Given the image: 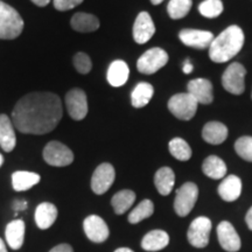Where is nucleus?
<instances>
[{
    "instance_id": "obj_13",
    "label": "nucleus",
    "mask_w": 252,
    "mask_h": 252,
    "mask_svg": "<svg viewBox=\"0 0 252 252\" xmlns=\"http://www.w3.org/2000/svg\"><path fill=\"white\" fill-rule=\"evenodd\" d=\"M179 39L185 46L196 49L209 48L214 35L212 32L201 30H182L179 33Z\"/></svg>"
},
{
    "instance_id": "obj_5",
    "label": "nucleus",
    "mask_w": 252,
    "mask_h": 252,
    "mask_svg": "<svg viewBox=\"0 0 252 252\" xmlns=\"http://www.w3.org/2000/svg\"><path fill=\"white\" fill-rule=\"evenodd\" d=\"M198 197V188L194 182H186L176 190L174 210L179 216L185 217L193 210Z\"/></svg>"
},
{
    "instance_id": "obj_19",
    "label": "nucleus",
    "mask_w": 252,
    "mask_h": 252,
    "mask_svg": "<svg viewBox=\"0 0 252 252\" xmlns=\"http://www.w3.org/2000/svg\"><path fill=\"white\" fill-rule=\"evenodd\" d=\"M25 231H26V226H25L23 220H14L8 223L5 230V237L9 248L13 250H19L23 247Z\"/></svg>"
},
{
    "instance_id": "obj_26",
    "label": "nucleus",
    "mask_w": 252,
    "mask_h": 252,
    "mask_svg": "<svg viewBox=\"0 0 252 252\" xmlns=\"http://www.w3.org/2000/svg\"><path fill=\"white\" fill-rule=\"evenodd\" d=\"M40 175L37 173L18 171L12 174V186L17 191H25L40 182Z\"/></svg>"
},
{
    "instance_id": "obj_37",
    "label": "nucleus",
    "mask_w": 252,
    "mask_h": 252,
    "mask_svg": "<svg viewBox=\"0 0 252 252\" xmlns=\"http://www.w3.org/2000/svg\"><path fill=\"white\" fill-rule=\"evenodd\" d=\"M49 252H74L71 245L69 244H59L55 248H53Z\"/></svg>"
},
{
    "instance_id": "obj_39",
    "label": "nucleus",
    "mask_w": 252,
    "mask_h": 252,
    "mask_svg": "<svg viewBox=\"0 0 252 252\" xmlns=\"http://www.w3.org/2000/svg\"><path fill=\"white\" fill-rule=\"evenodd\" d=\"M245 222H247L248 228L252 231V207L248 210L247 215H245Z\"/></svg>"
},
{
    "instance_id": "obj_42",
    "label": "nucleus",
    "mask_w": 252,
    "mask_h": 252,
    "mask_svg": "<svg viewBox=\"0 0 252 252\" xmlns=\"http://www.w3.org/2000/svg\"><path fill=\"white\" fill-rule=\"evenodd\" d=\"M0 252H8L7 249H6V244L5 242L0 238Z\"/></svg>"
},
{
    "instance_id": "obj_29",
    "label": "nucleus",
    "mask_w": 252,
    "mask_h": 252,
    "mask_svg": "<svg viewBox=\"0 0 252 252\" xmlns=\"http://www.w3.org/2000/svg\"><path fill=\"white\" fill-rule=\"evenodd\" d=\"M135 201V193L134 191L130 190V189H124V190L118 191L113 195L111 204L113 210L117 215H123L130 209L132 204L134 203Z\"/></svg>"
},
{
    "instance_id": "obj_14",
    "label": "nucleus",
    "mask_w": 252,
    "mask_h": 252,
    "mask_svg": "<svg viewBox=\"0 0 252 252\" xmlns=\"http://www.w3.org/2000/svg\"><path fill=\"white\" fill-rule=\"evenodd\" d=\"M217 237L220 247L228 252H237L241 249V238L234 228V225L228 220H223L217 226Z\"/></svg>"
},
{
    "instance_id": "obj_11",
    "label": "nucleus",
    "mask_w": 252,
    "mask_h": 252,
    "mask_svg": "<svg viewBox=\"0 0 252 252\" xmlns=\"http://www.w3.org/2000/svg\"><path fill=\"white\" fill-rule=\"evenodd\" d=\"M65 105H67L69 116L74 121H82L88 115L87 94L78 88H74L68 91L65 96Z\"/></svg>"
},
{
    "instance_id": "obj_20",
    "label": "nucleus",
    "mask_w": 252,
    "mask_h": 252,
    "mask_svg": "<svg viewBox=\"0 0 252 252\" xmlns=\"http://www.w3.org/2000/svg\"><path fill=\"white\" fill-rule=\"evenodd\" d=\"M58 219V208L55 204L42 202L35 209V223L37 228L46 230L52 226Z\"/></svg>"
},
{
    "instance_id": "obj_34",
    "label": "nucleus",
    "mask_w": 252,
    "mask_h": 252,
    "mask_svg": "<svg viewBox=\"0 0 252 252\" xmlns=\"http://www.w3.org/2000/svg\"><path fill=\"white\" fill-rule=\"evenodd\" d=\"M235 150L242 159L252 162V137L245 135L239 138L235 144Z\"/></svg>"
},
{
    "instance_id": "obj_40",
    "label": "nucleus",
    "mask_w": 252,
    "mask_h": 252,
    "mask_svg": "<svg viewBox=\"0 0 252 252\" xmlns=\"http://www.w3.org/2000/svg\"><path fill=\"white\" fill-rule=\"evenodd\" d=\"M182 71H184L185 74H190V72L193 71V64H191L189 60H187V61H185L184 68H182Z\"/></svg>"
},
{
    "instance_id": "obj_3",
    "label": "nucleus",
    "mask_w": 252,
    "mask_h": 252,
    "mask_svg": "<svg viewBox=\"0 0 252 252\" xmlns=\"http://www.w3.org/2000/svg\"><path fill=\"white\" fill-rule=\"evenodd\" d=\"M23 30L24 20L17 9L0 0V39H17Z\"/></svg>"
},
{
    "instance_id": "obj_25",
    "label": "nucleus",
    "mask_w": 252,
    "mask_h": 252,
    "mask_svg": "<svg viewBox=\"0 0 252 252\" xmlns=\"http://www.w3.org/2000/svg\"><path fill=\"white\" fill-rule=\"evenodd\" d=\"M71 28L81 33H90L99 28V20L89 13H76L71 18Z\"/></svg>"
},
{
    "instance_id": "obj_31",
    "label": "nucleus",
    "mask_w": 252,
    "mask_h": 252,
    "mask_svg": "<svg viewBox=\"0 0 252 252\" xmlns=\"http://www.w3.org/2000/svg\"><path fill=\"white\" fill-rule=\"evenodd\" d=\"M169 152L175 159L180 160V161H187L191 158V149L188 143L182 138H174L169 141L168 145Z\"/></svg>"
},
{
    "instance_id": "obj_12",
    "label": "nucleus",
    "mask_w": 252,
    "mask_h": 252,
    "mask_svg": "<svg viewBox=\"0 0 252 252\" xmlns=\"http://www.w3.org/2000/svg\"><path fill=\"white\" fill-rule=\"evenodd\" d=\"M84 232L94 243H103L109 238L110 230L102 217L97 215L88 216L83 222Z\"/></svg>"
},
{
    "instance_id": "obj_7",
    "label": "nucleus",
    "mask_w": 252,
    "mask_h": 252,
    "mask_svg": "<svg viewBox=\"0 0 252 252\" xmlns=\"http://www.w3.org/2000/svg\"><path fill=\"white\" fill-rule=\"evenodd\" d=\"M168 54L162 48H151L140 56L137 62V68L141 74L151 75L165 67L168 62Z\"/></svg>"
},
{
    "instance_id": "obj_35",
    "label": "nucleus",
    "mask_w": 252,
    "mask_h": 252,
    "mask_svg": "<svg viewBox=\"0 0 252 252\" xmlns=\"http://www.w3.org/2000/svg\"><path fill=\"white\" fill-rule=\"evenodd\" d=\"M74 65L80 74L86 75L89 74L91 68H93V62H91L89 55H87L86 53L80 52L74 56Z\"/></svg>"
},
{
    "instance_id": "obj_8",
    "label": "nucleus",
    "mask_w": 252,
    "mask_h": 252,
    "mask_svg": "<svg viewBox=\"0 0 252 252\" xmlns=\"http://www.w3.org/2000/svg\"><path fill=\"white\" fill-rule=\"evenodd\" d=\"M212 226V220L208 219V217L200 216L195 219L190 223L187 231V238L189 243L197 249L206 248L209 244Z\"/></svg>"
},
{
    "instance_id": "obj_38",
    "label": "nucleus",
    "mask_w": 252,
    "mask_h": 252,
    "mask_svg": "<svg viewBox=\"0 0 252 252\" xmlns=\"http://www.w3.org/2000/svg\"><path fill=\"white\" fill-rule=\"evenodd\" d=\"M27 208V202L26 201H23V200H19V201H15L14 203V209L18 210V212H20V210H25Z\"/></svg>"
},
{
    "instance_id": "obj_15",
    "label": "nucleus",
    "mask_w": 252,
    "mask_h": 252,
    "mask_svg": "<svg viewBox=\"0 0 252 252\" xmlns=\"http://www.w3.org/2000/svg\"><path fill=\"white\" fill-rule=\"evenodd\" d=\"M156 33V26L147 12H141L138 14L133 25V39L139 45L149 42Z\"/></svg>"
},
{
    "instance_id": "obj_16",
    "label": "nucleus",
    "mask_w": 252,
    "mask_h": 252,
    "mask_svg": "<svg viewBox=\"0 0 252 252\" xmlns=\"http://www.w3.org/2000/svg\"><path fill=\"white\" fill-rule=\"evenodd\" d=\"M188 94L196 99L198 104H210L214 99L213 84L207 78H196L191 80L187 87Z\"/></svg>"
},
{
    "instance_id": "obj_22",
    "label": "nucleus",
    "mask_w": 252,
    "mask_h": 252,
    "mask_svg": "<svg viewBox=\"0 0 252 252\" xmlns=\"http://www.w3.org/2000/svg\"><path fill=\"white\" fill-rule=\"evenodd\" d=\"M128 75H130V69H128L126 62L122 61V60H116L110 64L106 78H108L110 86L118 88L124 86L127 82Z\"/></svg>"
},
{
    "instance_id": "obj_4",
    "label": "nucleus",
    "mask_w": 252,
    "mask_h": 252,
    "mask_svg": "<svg viewBox=\"0 0 252 252\" xmlns=\"http://www.w3.org/2000/svg\"><path fill=\"white\" fill-rule=\"evenodd\" d=\"M198 103L190 94H176L168 100V110L181 121H190L196 115Z\"/></svg>"
},
{
    "instance_id": "obj_46",
    "label": "nucleus",
    "mask_w": 252,
    "mask_h": 252,
    "mask_svg": "<svg viewBox=\"0 0 252 252\" xmlns=\"http://www.w3.org/2000/svg\"><path fill=\"white\" fill-rule=\"evenodd\" d=\"M251 97H252V94H251Z\"/></svg>"
},
{
    "instance_id": "obj_27",
    "label": "nucleus",
    "mask_w": 252,
    "mask_h": 252,
    "mask_svg": "<svg viewBox=\"0 0 252 252\" xmlns=\"http://www.w3.org/2000/svg\"><path fill=\"white\" fill-rule=\"evenodd\" d=\"M202 171L208 178L214 180L224 179L226 174V165L222 159L216 156H209L203 161Z\"/></svg>"
},
{
    "instance_id": "obj_6",
    "label": "nucleus",
    "mask_w": 252,
    "mask_h": 252,
    "mask_svg": "<svg viewBox=\"0 0 252 252\" xmlns=\"http://www.w3.org/2000/svg\"><path fill=\"white\" fill-rule=\"evenodd\" d=\"M43 160L50 166L65 167L74 161V153L60 141H50L43 149Z\"/></svg>"
},
{
    "instance_id": "obj_43",
    "label": "nucleus",
    "mask_w": 252,
    "mask_h": 252,
    "mask_svg": "<svg viewBox=\"0 0 252 252\" xmlns=\"http://www.w3.org/2000/svg\"><path fill=\"white\" fill-rule=\"evenodd\" d=\"M115 252H134V251L131 250V249H128V248H119Z\"/></svg>"
},
{
    "instance_id": "obj_36",
    "label": "nucleus",
    "mask_w": 252,
    "mask_h": 252,
    "mask_svg": "<svg viewBox=\"0 0 252 252\" xmlns=\"http://www.w3.org/2000/svg\"><path fill=\"white\" fill-rule=\"evenodd\" d=\"M83 2V0H54V7L58 11H69Z\"/></svg>"
},
{
    "instance_id": "obj_30",
    "label": "nucleus",
    "mask_w": 252,
    "mask_h": 252,
    "mask_svg": "<svg viewBox=\"0 0 252 252\" xmlns=\"http://www.w3.org/2000/svg\"><path fill=\"white\" fill-rule=\"evenodd\" d=\"M154 213V204L151 200H143L141 202L128 214V222L132 224H137L141 220L149 219Z\"/></svg>"
},
{
    "instance_id": "obj_10",
    "label": "nucleus",
    "mask_w": 252,
    "mask_h": 252,
    "mask_svg": "<svg viewBox=\"0 0 252 252\" xmlns=\"http://www.w3.org/2000/svg\"><path fill=\"white\" fill-rule=\"evenodd\" d=\"M116 172L111 163L104 162L94 169L91 178V189L94 194L102 195L109 190L115 182Z\"/></svg>"
},
{
    "instance_id": "obj_24",
    "label": "nucleus",
    "mask_w": 252,
    "mask_h": 252,
    "mask_svg": "<svg viewBox=\"0 0 252 252\" xmlns=\"http://www.w3.org/2000/svg\"><path fill=\"white\" fill-rule=\"evenodd\" d=\"M174 184L175 174L172 168H169V167H161L160 169H158L156 175H154V185H156L157 190L162 196H166V195L172 193Z\"/></svg>"
},
{
    "instance_id": "obj_18",
    "label": "nucleus",
    "mask_w": 252,
    "mask_h": 252,
    "mask_svg": "<svg viewBox=\"0 0 252 252\" xmlns=\"http://www.w3.org/2000/svg\"><path fill=\"white\" fill-rule=\"evenodd\" d=\"M17 144L14 125L7 115H0V146L5 152H12Z\"/></svg>"
},
{
    "instance_id": "obj_32",
    "label": "nucleus",
    "mask_w": 252,
    "mask_h": 252,
    "mask_svg": "<svg viewBox=\"0 0 252 252\" xmlns=\"http://www.w3.org/2000/svg\"><path fill=\"white\" fill-rule=\"evenodd\" d=\"M193 1L191 0H169L167 5V12L168 15L174 20L185 18L189 13Z\"/></svg>"
},
{
    "instance_id": "obj_17",
    "label": "nucleus",
    "mask_w": 252,
    "mask_h": 252,
    "mask_svg": "<svg viewBox=\"0 0 252 252\" xmlns=\"http://www.w3.org/2000/svg\"><path fill=\"white\" fill-rule=\"evenodd\" d=\"M219 195L226 202H234L241 196L242 181L238 176L229 175L223 179L219 186Z\"/></svg>"
},
{
    "instance_id": "obj_23",
    "label": "nucleus",
    "mask_w": 252,
    "mask_h": 252,
    "mask_svg": "<svg viewBox=\"0 0 252 252\" xmlns=\"http://www.w3.org/2000/svg\"><path fill=\"white\" fill-rule=\"evenodd\" d=\"M202 138L204 141L212 145L224 143L228 138V127L220 122L207 123L202 130Z\"/></svg>"
},
{
    "instance_id": "obj_44",
    "label": "nucleus",
    "mask_w": 252,
    "mask_h": 252,
    "mask_svg": "<svg viewBox=\"0 0 252 252\" xmlns=\"http://www.w3.org/2000/svg\"><path fill=\"white\" fill-rule=\"evenodd\" d=\"M162 1L163 0H151V2H152L153 5H159V4H161Z\"/></svg>"
},
{
    "instance_id": "obj_1",
    "label": "nucleus",
    "mask_w": 252,
    "mask_h": 252,
    "mask_svg": "<svg viewBox=\"0 0 252 252\" xmlns=\"http://www.w3.org/2000/svg\"><path fill=\"white\" fill-rule=\"evenodd\" d=\"M62 102L53 93L27 94L12 111V123L21 133L46 134L54 131L62 119Z\"/></svg>"
},
{
    "instance_id": "obj_41",
    "label": "nucleus",
    "mask_w": 252,
    "mask_h": 252,
    "mask_svg": "<svg viewBox=\"0 0 252 252\" xmlns=\"http://www.w3.org/2000/svg\"><path fill=\"white\" fill-rule=\"evenodd\" d=\"M36 6H40V7H43V6H47L50 2V0H32Z\"/></svg>"
},
{
    "instance_id": "obj_9",
    "label": "nucleus",
    "mask_w": 252,
    "mask_h": 252,
    "mask_svg": "<svg viewBox=\"0 0 252 252\" xmlns=\"http://www.w3.org/2000/svg\"><path fill=\"white\" fill-rule=\"evenodd\" d=\"M245 74H247V69L241 63H231L222 76L223 88L232 94H243L245 90Z\"/></svg>"
},
{
    "instance_id": "obj_33",
    "label": "nucleus",
    "mask_w": 252,
    "mask_h": 252,
    "mask_svg": "<svg viewBox=\"0 0 252 252\" xmlns=\"http://www.w3.org/2000/svg\"><path fill=\"white\" fill-rule=\"evenodd\" d=\"M198 12L206 18H217L223 12V2L220 0H204L198 6Z\"/></svg>"
},
{
    "instance_id": "obj_21",
    "label": "nucleus",
    "mask_w": 252,
    "mask_h": 252,
    "mask_svg": "<svg viewBox=\"0 0 252 252\" xmlns=\"http://www.w3.org/2000/svg\"><path fill=\"white\" fill-rule=\"evenodd\" d=\"M169 244V235L163 230H152L144 236L141 248L145 251L156 252L165 249Z\"/></svg>"
},
{
    "instance_id": "obj_45",
    "label": "nucleus",
    "mask_w": 252,
    "mask_h": 252,
    "mask_svg": "<svg viewBox=\"0 0 252 252\" xmlns=\"http://www.w3.org/2000/svg\"><path fill=\"white\" fill-rule=\"evenodd\" d=\"M2 163H4V157H2L1 154H0V167L2 166Z\"/></svg>"
},
{
    "instance_id": "obj_2",
    "label": "nucleus",
    "mask_w": 252,
    "mask_h": 252,
    "mask_svg": "<svg viewBox=\"0 0 252 252\" xmlns=\"http://www.w3.org/2000/svg\"><path fill=\"white\" fill-rule=\"evenodd\" d=\"M244 33L241 27L232 25L217 37L209 47V58L215 63H224L234 59L244 46Z\"/></svg>"
},
{
    "instance_id": "obj_28",
    "label": "nucleus",
    "mask_w": 252,
    "mask_h": 252,
    "mask_svg": "<svg viewBox=\"0 0 252 252\" xmlns=\"http://www.w3.org/2000/svg\"><path fill=\"white\" fill-rule=\"evenodd\" d=\"M154 94V88L152 84L141 82L134 88L131 94V103L134 108L140 109L146 106L152 99Z\"/></svg>"
}]
</instances>
